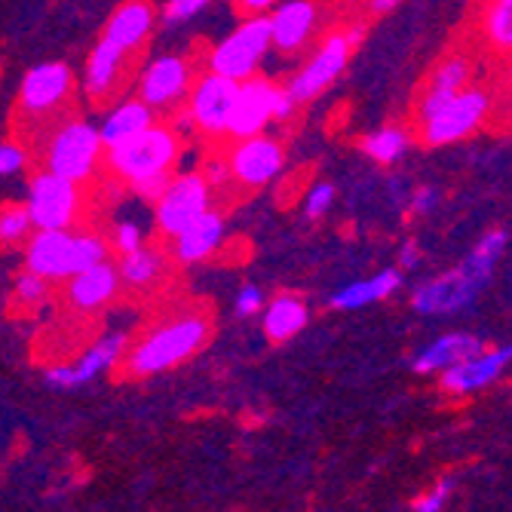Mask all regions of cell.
I'll return each mask as SVG.
<instances>
[{
	"label": "cell",
	"mask_w": 512,
	"mask_h": 512,
	"mask_svg": "<svg viewBox=\"0 0 512 512\" xmlns=\"http://www.w3.org/2000/svg\"><path fill=\"white\" fill-rule=\"evenodd\" d=\"M206 335H209V322L203 316H178L160 325V329L145 335L129 350L126 356L129 375L145 378V375L166 371L172 365H181L206 344Z\"/></svg>",
	"instance_id": "6da1fadb"
},
{
	"label": "cell",
	"mask_w": 512,
	"mask_h": 512,
	"mask_svg": "<svg viewBox=\"0 0 512 512\" xmlns=\"http://www.w3.org/2000/svg\"><path fill=\"white\" fill-rule=\"evenodd\" d=\"M178 154H181V145H178L175 129L154 123L145 132H138V135L126 138V142L108 148V163L123 181L135 184L148 175L169 172L172 163L178 160Z\"/></svg>",
	"instance_id": "7a4b0ae2"
},
{
	"label": "cell",
	"mask_w": 512,
	"mask_h": 512,
	"mask_svg": "<svg viewBox=\"0 0 512 512\" xmlns=\"http://www.w3.org/2000/svg\"><path fill=\"white\" fill-rule=\"evenodd\" d=\"M102 148L105 145L96 126L86 120H71L50 138V148H46V172L80 184L96 172Z\"/></svg>",
	"instance_id": "3957f363"
},
{
	"label": "cell",
	"mask_w": 512,
	"mask_h": 512,
	"mask_svg": "<svg viewBox=\"0 0 512 512\" xmlns=\"http://www.w3.org/2000/svg\"><path fill=\"white\" fill-rule=\"evenodd\" d=\"M270 46V19L267 16H252L246 19L234 34L224 37L215 53L209 59L212 71L221 74V77H230V80H246L258 71V62L264 59Z\"/></svg>",
	"instance_id": "277c9868"
},
{
	"label": "cell",
	"mask_w": 512,
	"mask_h": 512,
	"mask_svg": "<svg viewBox=\"0 0 512 512\" xmlns=\"http://www.w3.org/2000/svg\"><path fill=\"white\" fill-rule=\"evenodd\" d=\"M80 188L68 178H59L53 172H40L31 178L28 188V215L31 227L37 230H68L80 212Z\"/></svg>",
	"instance_id": "5b68a950"
},
{
	"label": "cell",
	"mask_w": 512,
	"mask_h": 512,
	"mask_svg": "<svg viewBox=\"0 0 512 512\" xmlns=\"http://www.w3.org/2000/svg\"><path fill=\"white\" fill-rule=\"evenodd\" d=\"M206 209H212V184L200 172H184L178 178H169L166 191L160 194L157 224L166 237H175L181 227H188Z\"/></svg>",
	"instance_id": "8992f818"
},
{
	"label": "cell",
	"mask_w": 512,
	"mask_h": 512,
	"mask_svg": "<svg viewBox=\"0 0 512 512\" xmlns=\"http://www.w3.org/2000/svg\"><path fill=\"white\" fill-rule=\"evenodd\" d=\"M488 108H491V99L485 89H460L439 114L424 120V142L433 148L460 142V138L473 135L482 126Z\"/></svg>",
	"instance_id": "52a82bcc"
},
{
	"label": "cell",
	"mask_w": 512,
	"mask_h": 512,
	"mask_svg": "<svg viewBox=\"0 0 512 512\" xmlns=\"http://www.w3.org/2000/svg\"><path fill=\"white\" fill-rule=\"evenodd\" d=\"M491 283L488 276H479L467 267H454L430 283H424L421 289L414 292V310L424 313V316H448V313H457L463 307H470L479 292Z\"/></svg>",
	"instance_id": "ba28073f"
},
{
	"label": "cell",
	"mask_w": 512,
	"mask_h": 512,
	"mask_svg": "<svg viewBox=\"0 0 512 512\" xmlns=\"http://www.w3.org/2000/svg\"><path fill=\"white\" fill-rule=\"evenodd\" d=\"M350 50H353V46L347 43L344 34H332L329 40H325V43L319 46V53H316V56L292 77V83L286 86V92L292 96V102H295V105H304V102H310L313 96H319L322 89H329V86L338 80V74L347 68Z\"/></svg>",
	"instance_id": "9c48e42d"
},
{
	"label": "cell",
	"mask_w": 512,
	"mask_h": 512,
	"mask_svg": "<svg viewBox=\"0 0 512 512\" xmlns=\"http://www.w3.org/2000/svg\"><path fill=\"white\" fill-rule=\"evenodd\" d=\"M71 86H74V74L68 65H62V62L34 65L22 80L19 105L31 117H46L56 108H62V102L71 96Z\"/></svg>",
	"instance_id": "30bf717a"
},
{
	"label": "cell",
	"mask_w": 512,
	"mask_h": 512,
	"mask_svg": "<svg viewBox=\"0 0 512 512\" xmlns=\"http://www.w3.org/2000/svg\"><path fill=\"white\" fill-rule=\"evenodd\" d=\"M234 99H237V80L209 71L191 89V102H188L191 120L206 135H224L230 111H234Z\"/></svg>",
	"instance_id": "8fae6325"
},
{
	"label": "cell",
	"mask_w": 512,
	"mask_h": 512,
	"mask_svg": "<svg viewBox=\"0 0 512 512\" xmlns=\"http://www.w3.org/2000/svg\"><path fill=\"white\" fill-rule=\"evenodd\" d=\"M276 92H279V86L264 77L252 74V77L240 80L234 111H230V120H227V135H234V138L258 135L273 120Z\"/></svg>",
	"instance_id": "7c38bea8"
},
{
	"label": "cell",
	"mask_w": 512,
	"mask_h": 512,
	"mask_svg": "<svg viewBox=\"0 0 512 512\" xmlns=\"http://www.w3.org/2000/svg\"><path fill=\"white\" fill-rule=\"evenodd\" d=\"M237 148L230 154V175H234L246 188H264L279 172H283L286 154L279 148V142L267 135H249L237 138Z\"/></svg>",
	"instance_id": "4fadbf2b"
},
{
	"label": "cell",
	"mask_w": 512,
	"mask_h": 512,
	"mask_svg": "<svg viewBox=\"0 0 512 512\" xmlns=\"http://www.w3.org/2000/svg\"><path fill=\"white\" fill-rule=\"evenodd\" d=\"M191 86V68L178 56H160L145 68L142 77V102L151 108H172L184 99Z\"/></svg>",
	"instance_id": "5bb4252c"
},
{
	"label": "cell",
	"mask_w": 512,
	"mask_h": 512,
	"mask_svg": "<svg viewBox=\"0 0 512 512\" xmlns=\"http://www.w3.org/2000/svg\"><path fill=\"white\" fill-rule=\"evenodd\" d=\"M509 347H497V350H488V353H473L467 356L463 362L445 368V375H442V390L448 393H476L488 384H494L500 375H503V368L509 365Z\"/></svg>",
	"instance_id": "9a60e30c"
},
{
	"label": "cell",
	"mask_w": 512,
	"mask_h": 512,
	"mask_svg": "<svg viewBox=\"0 0 512 512\" xmlns=\"http://www.w3.org/2000/svg\"><path fill=\"white\" fill-rule=\"evenodd\" d=\"M71 240L68 230H37L28 240L25 264L43 279H68L71 276Z\"/></svg>",
	"instance_id": "2e32d148"
},
{
	"label": "cell",
	"mask_w": 512,
	"mask_h": 512,
	"mask_svg": "<svg viewBox=\"0 0 512 512\" xmlns=\"http://www.w3.org/2000/svg\"><path fill=\"white\" fill-rule=\"evenodd\" d=\"M224 237V215L206 209L200 218H194L188 227H181L172 237V252L181 264H197L206 261Z\"/></svg>",
	"instance_id": "e0dca14e"
},
{
	"label": "cell",
	"mask_w": 512,
	"mask_h": 512,
	"mask_svg": "<svg viewBox=\"0 0 512 512\" xmlns=\"http://www.w3.org/2000/svg\"><path fill=\"white\" fill-rule=\"evenodd\" d=\"M68 304L77 307V310H99L105 307L114 295H117V286H120V276H117V267L102 261V264H92L74 276H68Z\"/></svg>",
	"instance_id": "ac0fdd59"
},
{
	"label": "cell",
	"mask_w": 512,
	"mask_h": 512,
	"mask_svg": "<svg viewBox=\"0 0 512 512\" xmlns=\"http://www.w3.org/2000/svg\"><path fill=\"white\" fill-rule=\"evenodd\" d=\"M313 25H316V7L310 0H289V4H279V10L270 16V43L276 50L292 53L298 46H304Z\"/></svg>",
	"instance_id": "d6986e66"
},
{
	"label": "cell",
	"mask_w": 512,
	"mask_h": 512,
	"mask_svg": "<svg viewBox=\"0 0 512 512\" xmlns=\"http://www.w3.org/2000/svg\"><path fill=\"white\" fill-rule=\"evenodd\" d=\"M151 28H154V7L148 4V0H129V4H123L111 16L105 37L111 43H117L123 53H132L148 40Z\"/></svg>",
	"instance_id": "ffe728a7"
},
{
	"label": "cell",
	"mask_w": 512,
	"mask_h": 512,
	"mask_svg": "<svg viewBox=\"0 0 512 512\" xmlns=\"http://www.w3.org/2000/svg\"><path fill=\"white\" fill-rule=\"evenodd\" d=\"M479 350H482V341L473 335H460V332L442 335L430 347H424V353L414 359V371L417 375H433V371H445V368L463 362Z\"/></svg>",
	"instance_id": "44dd1931"
},
{
	"label": "cell",
	"mask_w": 512,
	"mask_h": 512,
	"mask_svg": "<svg viewBox=\"0 0 512 512\" xmlns=\"http://www.w3.org/2000/svg\"><path fill=\"white\" fill-rule=\"evenodd\" d=\"M399 286H402V273L396 267H387V270L375 273L371 279H359V283H350L347 289H341L332 298V307H338V310H359V307H368V304H375V301L390 298Z\"/></svg>",
	"instance_id": "7402d4cb"
},
{
	"label": "cell",
	"mask_w": 512,
	"mask_h": 512,
	"mask_svg": "<svg viewBox=\"0 0 512 512\" xmlns=\"http://www.w3.org/2000/svg\"><path fill=\"white\" fill-rule=\"evenodd\" d=\"M148 126H154V108L138 99V102H123V105H117V108L105 117L99 135H102V145H105V148H114V145L126 142V138H132V135H138V132H145Z\"/></svg>",
	"instance_id": "603a6c76"
},
{
	"label": "cell",
	"mask_w": 512,
	"mask_h": 512,
	"mask_svg": "<svg viewBox=\"0 0 512 512\" xmlns=\"http://www.w3.org/2000/svg\"><path fill=\"white\" fill-rule=\"evenodd\" d=\"M123 59H126V53L108 37L102 43H96V50L89 53V62H86V92L89 96H96V99L108 96L111 86L120 77Z\"/></svg>",
	"instance_id": "cb8c5ba5"
},
{
	"label": "cell",
	"mask_w": 512,
	"mask_h": 512,
	"mask_svg": "<svg viewBox=\"0 0 512 512\" xmlns=\"http://www.w3.org/2000/svg\"><path fill=\"white\" fill-rule=\"evenodd\" d=\"M307 304L295 295H279L264 310V335L276 344L295 338L307 325Z\"/></svg>",
	"instance_id": "d4e9b609"
},
{
	"label": "cell",
	"mask_w": 512,
	"mask_h": 512,
	"mask_svg": "<svg viewBox=\"0 0 512 512\" xmlns=\"http://www.w3.org/2000/svg\"><path fill=\"white\" fill-rule=\"evenodd\" d=\"M123 350H126V338L123 335H105V338H99L96 344H92L77 359V365H71V371H74V387L92 381L96 375H102V371H108L111 365H117L120 356H123Z\"/></svg>",
	"instance_id": "484cf974"
},
{
	"label": "cell",
	"mask_w": 512,
	"mask_h": 512,
	"mask_svg": "<svg viewBox=\"0 0 512 512\" xmlns=\"http://www.w3.org/2000/svg\"><path fill=\"white\" fill-rule=\"evenodd\" d=\"M160 273H163V255L157 249H148L145 243L120 255V264H117V276L126 286H151Z\"/></svg>",
	"instance_id": "4316f807"
},
{
	"label": "cell",
	"mask_w": 512,
	"mask_h": 512,
	"mask_svg": "<svg viewBox=\"0 0 512 512\" xmlns=\"http://www.w3.org/2000/svg\"><path fill=\"white\" fill-rule=\"evenodd\" d=\"M362 151L371 157V160H378L384 166H393L402 160V154L408 151V135L396 126H387V129H378V132H371L362 138Z\"/></svg>",
	"instance_id": "83f0119b"
},
{
	"label": "cell",
	"mask_w": 512,
	"mask_h": 512,
	"mask_svg": "<svg viewBox=\"0 0 512 512\" xmlns=\"http://www.w3.org/2000/svg\"><path fill=\"white\" fill-rule=\"evenodd\" d=\"M506 246H509V234H506L503 227H497V230H491V234H485V237L476 243V249L470 252V258H467V261H463V267L473 270V273H479V276H488V279H491V273H494L497 261L503 258Z\"/></svg>",
	"instance_id": "f1b7e54d"
},
{
	"label": "cell",
	"mask_w": 512,
	"mask_h": 512,
	"mask_svg": "<svg viewBox=\"0 0 512 512\" xmlns=\"http://www.w3.org/2000/svg\"><path fill=\"white\" fill-rule=\"evenodd\" d=\"M108 261V243L99 234H77L71 240V276L92 267V264H102Z\"/></svg>",
	"instance_id": "f546056e"
},
{
	"label": "cell",
	"mask_w": 512,
	"mask_h": 512,
	"mask_svg": "<svg viewBox=\"0 0 512 512\" xmlns=\"http://www.w3.org/2000/svg\"><path fill=\"white\" fill-rule=\"evenodd\" d=\"M485 34L500 50L512 46V0H491L485 13Z\"/></svg>",
	"instance_id": "4dcf8cb0"
},
{
	"label": "cell",
	"mask_w": 512,
	"mask_h": 512,
	"mask_svg": "<svg viewBox=\"0 0 512 512\" xmlns=\"http://www.w3.org/2000/svg\"><path fill=\"white\" fill-rule=\"evenodd\" d=\"M467 80H470V62L463 59V56H451V59H445V62L433 71V77H430V86H427V89L460 92L463 86H467Z\"/></svg>",
	"instance_id": "1f68e13d"
},
{
	"label": "cell",
	"mask_w": 512,
	"mask_h": 512,
	"mask_svg": "<svg viewBox=\"0 0 512 512\" xmlns=\"http://www.w3.org/2000/svg\"><path fill=\"white\" fill-rule=\"evenodd\" d=\"M31 234V215L25 206H4L0 209V243L13 246Z\"/></svg>",
	"instance_id": "d6a6232c"
},
{
	"label": "cell",
	"mask_w": 512,
	"mask_h": 512,
	"mask_svg": "<svg viewBox=\"0 0 512 512\" xmlns=\"http://www.w3.org/2000/svg\"><path fill=\"white\" fill-rule=\"evenodd\" d=\"M46 295H50V279H43L40 273L28 270L16 276V286H13V298L25 307H34V304H43Z\"/></svg>",
	"instance_id": "836d02e7"
},
{
	"label": "cell",
	"mask_w": 512,
	"mask_h": 512,
	"mask_svg": "<svg viewBox=\"0 0 512 512\" xmlns=\"http://www.w3.org/2000/svg\"><path fill=\"white\" fill-rule=\"evenodd\" d=\"M332 200H335V188L329 181H319L316 188L307 194V200H304V215L307 218H322L325 212L332 209Z\"/></svg>",
	"instance_id": "e575fe53"
},
{
	"label": "cell",
	"mask_w": 512,
	"mask_h": 512,
	"mask_svg": "<svg viewBox=\"0 0 512 512\" xmlns=\"http://www.w3.org/2000/svg\"><path fill=\"white\" fill-rule=\"evenodd\" d=\"M138 246H142V227H138L135 221H120L117 230H114V249L120 255H126V252H132Z\"/></svg>",
	"instance_id": "d590c367"
},
{
	"label": "cell",
	"mask_w": 512,
	"mask_h": 512,
	"mask_svg": "<svg viewBox=\"0 0 512 512\" xmlns=\"http://www.w3.org/2000/svg\"><path fill=\"white\" fill-rule=\"evenodd\" d=\"M209 4H212V0H169L163 16H166V22H184V19L197 16Z\"/></svg>",
	"instance_id": "8d00e7d4"
},
{
	"label": "cell",
	"mask_w": 512,
	"mask_h": 512,
	"mask_svg": "<svg viewBox=\"0 0 512 512\" xmlns=\"http://www.w3.org/2000/svg\"><path fill=\"white\" fill-rule=\"evenodd\" d=\"M451 488H454V479L439 482L430 494H424L421 500L414 503V512H442V506H445V500H448Z\"/></svg>",
	"instance_id": "74e56055"
},
{
	"label": "cell",
	"mask_w": 512,
	"mask_h": 512,
	"mask_svg": "<svg viewBox=\"0 0 512 512\" xmlns=\"http://www.w3.org/2000/svg\"><path fill=\"white\" fill-rule=\"evenodd\" d=\"M169 172H160V175H148V178H142V181H135L132 184V191L138 194V197H145V200H160V194L166 191V184H169Z\"/></svg>",
	"instance_id": "f35d334b"
},
{
	"label": "cell",
	"mask_w": 512,
	"mask_h": 512,
	"mask_svg": "<svg viewBox=\"0 0 512 512\" xmlns=\"http://www.w3.org/2000/svg\"><path fill=\"white\" fill-rule=\"evenodd\" d=\"M25 166V151L13 142H0V178L13 175Z\"/></svg>",
	"instance_id": "ab89813d"
},
{
	"label": "cell",
	"mask_w": 512,
	"mask_h": 512,
	"mask_svg": "<svg viewBox=\"0 0 512 512\" xmlns=\"http://www.w3.org/2000/svg\"><path fill=\"white\" fill-rule=\"evenodd\" d=\"M264 307V292L258 286H243L237 295V313L240 316H255Z\"/></svg>",
	"instance_id": "60d3db41"
},
{
	"label": "cell",
	"mask_w": 512,
	"mask_h": 512,
	"mask_svg": "<svg viewBox=\"0 0 512 512\" xmlns=\"http://www.w3.org/2000/svg\"><path fill=\"white\" fill-rule=\"evenodd\" d=\"M436 203H439V191L436 188H421V191L414 194V200H411V209L417 215H427V212L436 209Z\"/></svg>",
	"instance_id": "b9f144b4"
},
{
	"label": "cell",
	"mask_w": 512,
	"mask_h": 512,
	"mask_svg": "<svg viewBox=\"0 0 512 512\" xmlns=\"http://www.w3.org/2000/svg\"><path fill=\"white\" fill-rule=\"evenodd\" d=\"M46 381L53 387H74V371L71 365H50L46 368Z\"/></svg>",
	"instance_id": "7bdbcfd3"
},
{
	"label": "cell",
	"mask_w": 512,
	"mask_h": 512,
	"mask_svg": "<svg viewBox=\"0 0 512 512\" xmlns=\"http://www.w3.org/2000/svg\"><path fill=\"white\" fill-rule=\"evenodd\" d=\"M298 105L292 102V96L289 92L279 86V92H276V108H273V120H286V117H292V111H295Z\"/></svg>",
	"instance_id": "ee69618b"
},
{
	"label": "cell",
	"mask_w": 512,
	"mask_h": 512,
	"mask_svg": "<svg viewBox=\"0 0 512 512\" xmlns=\"http://www.w3.org/2000/svg\"><path fill=\"white\" fill-rule=\"evenodd\" d=\"M209 184H218V181H224L227 178V166L224 163H218V160H212L209 166H206V172H200Z\"/></svg>",
	"instance_id": "f6af8a7d"
},
{
	"label": "cell",
	"mask_w": 512,
	"mask_h": 512,
	"mask_svg": "<svg viewBox=\"0 0 512 512\" xmlns=\"http://www.w3.org/2000/svg\"><path fill=\"white\" fill-rule=\"evenodd\" d=\"M417 261H421V258H417V246H414V243H405V246H402V258H399L402 270H411Z\"/></svg>",
	"instance_id": "bcb514c9"
},
{
	"label": "cell",
	"mask_w": 512,
	"mask_h": 512,
	"mask_svg": "<svg viewBox=\"0 0 512 512\" xmlns=\"http://www.w3.org/2000/svg\"><path fill=\"white\" fill-rule=\"evenodd\" d=\"M276 0H240V7L246 10V13H252V16H258V13H264L267 7H273Z\"/></svg>",
	"instance_id": "7dc6e473"
},
{
	"label": "cell",
	"mask_w": 512,
	"mask_h": 512,
	"mask_svg": "<svg viewBox=\"0 0 512 512\" xmlns=\"http://www.w3.org/2000/svg\"><path fill=\"white\" fill-rule=\"evenodd\" d=\"M396 4H402V0H371V10H375V13H387Z\"/></svg>",
	"instance_id": "c3c4849f"
}]
</instances>
